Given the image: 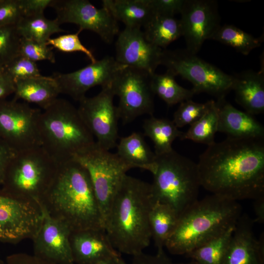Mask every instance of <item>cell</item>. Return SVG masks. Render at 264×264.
<instances>
[{
  "label": "cell",
  "instance_id": "1",
  "mask_svg": "<svg viewBox=\"0 0 264 264\" xmlns=\"http://www.w3.org/2000/svg\"><path fill=\"white\" fill-rule=\"evenodd\" d=\"M197 165L201 187L212 194L237 201L264 196V139L215 142Z\"/></svg>",
  "mask_w": 264,
  "mask_h": 264
},
{
  "label": "cell",
  "instance_id": "2",
  "mask_svg": "<svg viewBox=\"0 0 264 264\" xmlns=\"http://www.w3.org/2000/svg\"><path fill=\"white\" fill-rule=\"evenodd\" d=\"M155 203L151 184L125 176L105 225L107 235L117 251L134 256L149 245V216Z\"/></svg>",
  "mask_w": 264,
  "mask_h": 264
},
{
  "label": "cell",
  "instance_id": "3",
  "mask_svg": "<svg viewBox=\"0 0 264 264\" xmlns=\"http://www.w3.org/2000/svg\"><path fill=\"white\" fill-rule=\"evenodd\" d=\"M39 201L52 217L66 224L71 232L105 230L89 174L75 159L59 165L53 183Z\"/></svg>",
  "mask_w": 264,
  "mask_h": 264
},
{
  "label": "cell",
  "instance_id": "4",
  "mask_svg": "<svg viewBox=\"0 0 264 264\" xmlns=\"http://www.w3.org/2000/svg\"><path fill=\"white\" fill-rule=\"evenodd\" d=\"M242 214L237 201L215 194L198 199L179 215L165 247L172 254L187 255L234 226Z\"/></svg>",
  "mask_w": 264,
  "mask_h": 264
},
{
  "label": "cell",
  "instance_id": "5",
  "mask_svg": "<svg viewBox=\"0 0 264 264\" xmlns=\"http://www.w3.org/2000/svg\"><path fill=\"white\" fill-rule=\"evenodd\" d=\"M39 132L41 146L59 165L74 159L96 143L77 108L64 99L58 98L41 111Z\"/></svg>",
  "mask_w": 264,
  "mask_h": 264
},
{
  "label": "cell",
  "instance_id": "6",
  "mask_svg": "<svg viewBox=\"0 0 264 264\" xmlns=\"http://www.w3.org/2000/svg\"><path fill=\"white\" fill-rule=\"evenodd\" d=\"M152 193L156 202L172 207L179 216L198 199L201 187L197 163L174 149L156 155Z\"/></svg>",
  "mask_w": 264,
  "mask_h": 264
},
{
  "label": "cell",
  "instance_id": "7",
  "mask_svg": "<svg viewBox=\"0 0 264 264\" xmlns=\"http://www.w3.org/2000/svg\"><path fill=\"white\" fill-rule=\"evenodd\" d=\"M59 167L42 146L15 152L0 187L12 197L40 201L53 183Z\"/></svg>",
  "mask_w": 264,
  "mask_h": 264
},
{
  "label": "cell",
  "instance_id": "8",
  "mask_svg": "<svg viewBox=\"0 0 264 264\" xmlns=\"http://www.w3.org/2000/svg\"><path fill=\"white\" fill-rule=\"evenodd\" d=\"M161 65L175 76L190 82L195 94L204 92L218 100L232 89L233 76L206 62L185 49L163 50Z\"/></svg>",
  "mask_w": 264,
  "mask_h": 264
},
{
  "label": "cell",
  "instance_id": "9",
  "mask_svg": "<svg viewBox=\"0 0 264 264\" xmlns=\"http://www.w3.org/2000/svg\"><path fill=\"white\" fill-rule=\"evenodd\" d=\"M74 159L89 174L105 226L113 198L131 168L116 153L104 150L96 143Z\"/></svg>",
  "mask_w": 264,
  "mask_h": 264
},
{
  "label": "cell",
  "instance_id": "10",
  "mask_svg": "<svg viewBox=\"0 0 264 264\" xmlns=\"http://www.w3.org/2000/svg\"><path fill=\"white\" fill-rule=\"evenodd\" d=\"M152 75L143 70L129 66L116 74L111 86L114 95L119 98L117 108L119 118L124 124L130 123L143 114L153 115L154 94L151 86Z\"/></svg>",
  "mask_w": 264,
  "mask_h": 264
},
{
  "label": "cell",
  "instance_id": "11",
  "mask_svg": "<svg viewBox=\"0 0 264 264\" xmlns=\"http://www.w3.org/2000/svg\"><path fill=\"white\" fill-rule=\"evenodd\" d=\"M41 112L25 102L0 100V139L15 152L41 146Z\"/></svg>",
  "mask_w": 264,
  "mask_h": 264
},
{
  "label": "cell",
  "instance_id": "12",
  "mask_svg": "<svg viewBox=\"0 0 264 264\" xmlns=\"http://www.w3.org/2000/svg\"><path fill=\"white\" fill-rule=\"evenodd\" d=\"M111 84L101 87L96 95L84 97L77 108L79 113L100 148L110 151L116 147L119 116L113 103Z\"/></svg>",
  "mask_w": 264,
  "mask_h": 264
},
{
  "label": "cell",
  "instance_id": "13",
  "mask_svg": "<svg viewBox=\"0 0 264 264\" xmlns=\"http://www.w3.org/2000/svg\"><path fill=\"white\" fill-rule=\"evenodd\" d=\"M42 219L37 201L12 197L0 187V242L15 244L32 240Z\"/></svg>",
  "mask_w": 264,
  "mask_h": 264
},
{
  "label": "cell",
  "instance_id": "14",
  "mask_svg": "<svg viewBox=\"0 0 264 264\" xmlns=\"http://www.w3.org/2000/svg\"><path fill=\"white\" fill-rule=\"evenodd\" d=\"M50 7L57 14L60 24L74 23L79 30H88L98 34L107 44H111L119 33L117 21L105 7L98 9L88 0H53Z\"/></svg>",
  "mask_w": 264,
  "mask_h": 264
},
{
  "label": "cell",
  "instance_id": "15",
  "mask_svg": "<svg viewBox=\"0 0 264 264\" xmlns=\"http://www.w3.org/2000/svg\"><path fill=\"white\" fill-rule=\"evenodd\" d=\"M179 19L186 49L197 54L206 40L211 38L220 25L216 1L185 0Z\"/></svg>",
  "mask_w": 264,
  "mask_h": 264
},
{
  "label": "cell",
  "instance_id": "16",
  "mask_svg": "<svg viewBox=\"0 0 264 264\" xmlns=\"http://www.w3.org/2000/svg\"><path fill=\"white\" fill-rule=\"evenodd\" d=\"M126 66L118 63L115 58L107 56L75 71L67 73L56 72L52 76L61 93L79 101L86 96L90 88L111 84L117 72Z\"/></svg>",
  "mask_w": 264,
  "mask_h": 264
},
{
  "label": "cell",
  "instance_id": "17",
  "mask_svg": "<svg viewBox=\"0 0 264 264\" xmlns=\"http://www.w3.org/2000/svg\"><path fill=\"white\" fill-rule=\"evenodd\" d=\"M40 205L43 219L32 239L35 257L54 264H75L72 255L68 226L52 217L44 206Z\"/></svg>",
  "mask_w": 264,
  "mask_h": 264
},
{
  "label": "cell",
  "instance_id": "18",
  "mask_svg": "<svg viewBox=\"0 0 264 264\" xmlns=\"http://www.w3.org/2000/svg\"><path fill=\"white\" fill-rule=\"evenodd\" d=\"M115 50L120 64L153 74L161 65L163 50L150 42L140 28L125 27L118 34Z\"/></svg>",
  "mask_w": 264,
  "mask_h": 264
},
{
  "label": "cell",
  "instance_id": "19",
  "mask_svg": "<svg viewBox=\"0 0 264 264\" xmlns=\"http://www.w3.org/2000/svg\"><path fill=\"white\" fill-rule=\"evenodd\" d=\"M254 222L246 214L238 220L223 264H264V235L254 234Z\"/></svg>",
  "mask_w": 264,
  "mask_h": 264
},
{
  "label": "cell",
  "instance_id": "20",
  "mask_svg": "<svg viewBox=\"0 0 264 264\" xmlns=\"http://www.w3.org/2000/svg\"><path fill=\"white\" fill-rule=\"evenodd\" d=\"M70 244L75 264H90L119 254L103 229L72 231L70 236Z\"/></svg>",
  "mask_w": 264,
  "mask_h": 264
},
{
  "label": "cell",
  "instance_id": "21",
  "mask_svg": "<svg viewBox=\"0 0 264 264\" xmlns=\"http://www.w3.org/2000/svg\"><path fill=\"white\" fill-rule=\"evenodd\" d=\"M219 109L218 132L236 138L264 139V127L250 113L238 110L225 98L216 102Z\"/></svg>",
  "mask_w": 264,
  "mask_h": 264
},
{
  "label": "cell",
  "instance_id": "22",
  "mask_svg": "<svg viewBox=\"0 0 264 264\" xmlns=\"http://www.w3.org/2000/svg\"><path fill=\"white\" fill-rule=\"evenodd\" d=\"M233 76L232 89L236 101L252 115L264 111V70L243 71Z\"/></svg>",
  "mask_w": 264,
  "mask_h": 264
},
{
  "label": "cell",
  "instance_id": "23",
  "mask_svg": "<svg viewBox=\"0 0 264 264\" xmlns=\"http://www.w3.org/2000/svg\"><path fill=\"white\" fill-rule=\"evenodd\" d=\"M13 99L22 100L44 110L54 103L61 93L52 76H39L17 80Z\"/></svg>",
  "mask_w": 264,
  "mask_h": 264
},
{
  "label": "cell",
  "instance_id": "24",
  "mask_svg": "<svg viewBox=\"0 0 264 264\" xmlns=\"http://www.w3.org/2000/svg\"><path fill=\"white\" fill-rule=\"evenodd\" d=\"M103 7L107 9L115 20L127 27H144L155 15L150 0H103Z\"/></svg>",
  "mask_w": 264,
  "mask_h": 264
},
{
  "label": "cell",
  "instance_id": "25",
  "mask_svg": "<svg viewBox=\"0 0 264 264\" xmlns=\"http://www.w3.org/2000/svg\"><path fill=\"white\" fill-rule=\"evenodd\" d=\"M117 154L132 168H138L153 174L156 166V155L145 141L143 135L134 132L120 138Z\"/></svg>",
  "mask_w": 264,
  "mask_h": 264
},
{
  "label": "cell",
  "instance_id": "26",
  "mask_svg": "<svg viewBox=\"0 0 264 264\" xmlns=\"http://www.w3.org/2000/svg\"><path fill=\"white\" fill-rule=\"evenodd\" d=\"M143 129L144 135L153 141L154 152L157 155L172 151L173 142L177 138L181 139L184 133L178 130L172 120L153 115L144 120Z\"/></svg>",
  "mask_w": 264,
  "mask_h": 264
},
{
  "label": "cell",
  "instance_id": "27",
  "mask_svg": "<svg viewBox=\"0 0 264 264\" xmlns=\"http://www.w3.org/2000/svg\"><path fill=\"white\" fill-rule=\"evenodd\" d=\"M179 215L167 204L156 202L151 211L149 222L152 238L157 250L163 249L175 230Z\"/></svg>",
  "mask_w": 264,
  "mask_h": 264
},
{
  "label": "cell",
  "instance_id": "28",
  "mask_svg": "<svg viewBox=\"0 0 264 264\" xmlns=\"http://www.w3.org/2000/svg\"><path fill=\"white\" fill-rule=\"evenodd\" d=\"M144 28L147 39L161 49L182 36L180 20L175 17L155 15Z\"/></svg>",
  "mask_w": 264,
  "mask_h": 264
},
{
  "label": "cell",
  "instance_id": "29",
  "mask_svg": "<svg viewBox=\"0 0 264 264\" xmlns=\"http://www.w3.org/2000/svg\"><path fill=\"white\" fill-rule=\"evenodd\" d=\"M60 25L56 19L49 20L42 13L24 16L16 26L21 38L46 44L52 35L66 32Z\"/></svg>",
  "mask_w": 264,
  "mask_h": 264
},
{
  "label": "cell",
  "instance_id": "30",
  "mask_svg": "<svg viewBox=\"0 0 264 264\" xmlns=\"http://www.w3.org/2000/svg\"><path fill=\"white\" fill-rule=\"evenodd\" d=\"M219 109L216 102L210 100L208 108L195 122L190 125L188 130L184 132L181 140H190L194 142L206 144H213L215 134L218 132Z\"/></svg>",
  "mask_w": 264,
  "mask_h": 264
},
{
  "label": "cell",
  "instance_id": "31",
  "mask_svg": "<svg viewBox=\"0 0 264 264\" xmlns=\"http://www.w3.org/2000/svg\"><path fill=\"white\" fill-rule=\"evenodd\" d=\"M151 86L154 94L168 106L191 99L195 94L192 89H187L180 86L176 82L175 76L168 70L163 74L155 73L152 74Z\"/></svg>",
  "mask_w": 264,
  "mask_h": 264
},
{
  "label": "cell",
  "instance_id": "32",
  "mask_svg": "<svg viewBox=\"0 0 264 264\" xmlns=\"http://www.w3.org/2000/svg\"><path fill=\"white\" fill-rule=\"evenodd\" d=\"M211 40L230 46L242 54L247 55L261 45L264 36L255 37L233 25L225 24L219 27Z\"/></svg>",
  "mask_w": 264,
  "mask_h": 264
},
{
  "label": "cell",
  "instance_id": "33",
  "mask_svg": "<svg viewBox=\"0 0 264 264\" xmlns=\"http://www.w3.org/2000/svg\"><path fill=\"white\" fill-rule=\"evenodd\" d=\"M235 226L186 255L197 264H223Z\"/></svg>",
  "mask_w": 264,
  "mask_h": 264
},
{
  "label": "cell",
  "instance_id": "34",
  "mask_svg": "<svg viewBox=\"0 0 264 264\" xmlns=\"http://www.w3.org/2000/svg\"><path fill=\"white\" fill-rule=\"evenodd\" d=\"M21 39L16 25L0 27V69L20 54Z\"/></svg>",
  "mask_w": 264,
  "mask_h": 264
},
{
  "label": "cell",
  "instance_id": "35",
  "mask_svg": "<svg viewBox=\"0 0 264 264\" xmlns=\"http://www.w3.org/2000/svg\"><path fill=\"white\" fill-rule=\"evenodd\" d=\"M209 104V101L204 103L195 102L192 99L184 101L175 112L172 121L177 128L191 125L204 114Z\"/></svg>",
  "mask_w": 264,
  "mask_h": 264
},
{
  "label": "cell",
  "instance_id": "36",
  "mask_svg": "<svg viewBox=\"0 0 264 264\" xmlns=\"http://www.w3.org/2000/svg\"><path fill=\"white\" fill-rule=\"evenodd\" d=\"M81 32L78 31L75 33L60 35L54 38H50L46 42L47 45H52L58 50L66 52H81L84 53L90 60L95 63L96 60L93 53L81 43L79 35Z\"/></svg>",
  "mask_w": 264,
  "mask_h": 264
},
{
  "label": "cell",
  "instance_id": "37",
  "mask_svg": "<svg viewBox=\"0 0 264 264\" xmlns=\"http://www.w3.org/2000/svg\"><path fill=\"white\" fill-rule=\"evenodd\" d=\"M52 48V47H49L46 44L21 38L20 53L36 63L37 61L46 60L55 63L56 61Z\"/></svg>",
  "mask_w": 264,
  "mask_h": 264
},
{
  "label": "cell",
  "instance_id": "38",
  "mask_svg": "<svg viewBox=\"0 0 264 264\" xmlns=\"http://www.w3.org/2000/svg\"><path fill=\"white\" fill-rule=\"evenodd\" d=\"M3 70L15 81L41 75L36 62L20 54L4 67Z\"/></svg>",
  "mask_w": 264,
  "mask_h": 264
},
{
  "label": "cell",
  "instance_id": "39",
  "mask_svg": "<svg viewBox=\"0 0 264 264\" xmlns=\"http://www.w3.org/2000/svg\"><path fill=\"white\" fill-rule=\"evenodd\" d=\"M24 16L21 0H0V27L16 25Z\"/></svg>",
  "mask_w": 264,
  "mask_h": 264
},
{
  "label": "cell",
  "instance_id": "40",
  "mask_svg": "<svg viewBox=\"0 0 264 264\" xmlns=\"http://www.w3.org/2000/svg\"><path fill=\"white\" fill-rule=\"evenodd\" d=\"M155 15L175 17L180 14L185 0H150Z\"/></svg>",
  "mask_w": 264,
  "mask_h": 264
},
{
  "label": "cell",
  "instance_id": "41",
  "mask_svg": "<svg viewBox=\"0 0 264 264\" xmlns=\"http://www.w3.org/2000/svg\"><path fill=\"white\" fill-rule=\"evenodd\" d=\"M132 264H174L166 255L163 249L158 250L154 255L142 252L133 256Z\"/></svg>",
  "mask_w": 264,
  "mask_h": 264
},
{
  "label": "cell",
  "instance_id": "42",
  "mask_svg": "<svg viewBox=\"0 0 264 264\" xmlns=\"http://www.w3.org/2000/svg\"><path fill=\"white\" fill-rule=\"evenodd\" d=\"M53 0H21L24 16L44 13Z\"/></svg>",
  "mask_w": 264,
  "mask_h": 264
},
{
  "label": "cell",
  "instance_id": "43",
  "mask_svg": "<svg viewBox=\"0 0 264 264\" xmlns=\"http://www.w3.org/2000/svg\"><path fill=\"white\" fill-rule=\"evenodd\" d=\"M5 264H54L40 259L33 255L17 253L8 255Z\"/></svg>",
  "mask_w": 264,
  "mask_h": 264
},
{
  "label": "cell",
  "instance_id": "44",
  "mask_svg": "<svg viewBox=\"0 0 264 264\" xmlns=\"http://www.w3.org/2000/svg\"><path fill=\"white\" fill-rule=\"evenodd\" d=\"M15 152L0 139V186L8 164Z\"/></svg>",
  "mask_w": 264,
  "mask_h": 264
},
{
  "label": "cell",
  "instance_id": "45",
  "mask_svg": "<svg viewBox=\"0 0 264 264\" xmlns=\"http://www.w3.org/2000/svg\"><path fill=\"white\" fill-rule=\"evenodd\" d=\"M15 90V81L2 69L0 70V100L6 99Z\"/></svg>",
  "mask_w": 264,
  "mask_h": 264
},
{
  "label": "cell",
  "instance_id": "46",
  "mask_svg": "<svg viewBox=\"0 0 264 264\" xmlns=\"http://www.w3.org/2000/svg\"><path fill=\"white\" fill-rule=\"evenodd\" d=\"M254 210L255 219L254 222L259 223L264 222V196L254 199Z\"/></svg>",
  "mask_w": 264,
  "mask_h": 264
},
{
  "label": "cell",
  "instance_id": "47",
  "mask_svg": "<svg viewBox=\"0 0 264 264\" xmlns=\"http://www.w3.org/2000/svg\"><path fill=\"white\" fill-rule=\"evenodd\" d=\"M119 255L120 254H118L115 256L104 258L90 264H119L118 259Z\"/></svg>",
  "mask_w": 264,
  "mask_h": 264
},
{
  "label": "cell",
  "instance_id": "48",
  "mask_svg": "<svg viewBox=\"0 0 264 264\" xmlns=\"http://www.w3.org/2000/svg\"><path fill=\"white\" fill-rule=\"evenodd\" d=\"M118 260L119 264H128L123 259L120 255L119 256Z\"/></svg>",
  "mask_w": 264,
  "mask_h": 264
},
{
  "label": "cell",
  "instance_id": "49",
  "mask_svg": "<svg viewBox=\"0 0 264 264\" xmlns=\"http://www.w3.org/2000/svg\"><path fill=\"white\" fill-rule=\"evenodd\" d=\"M197 264L195 262L192 261L189 263H180V264Z\"/></svg>",
  "mask_w": 264,
  "mask_h": 264
},
{
  "label": "cell",
  "instance_id": "50",
  "mask_svg": "<svg viewBox=\"0 0 264 264\" xmlns=\"http://www.w3.org/2000/svg\"><path fill=\"white\" fill-rule=\"evenodd\" d=\"M0 264H5L4 262L0 260Z\"/></svg>",
  "mask_w": 264,
  "mask_h": 264
},
{
  "label": "cell",
  "instance_id": "51",
  "mask_svg": "<svg viewBox=\"0 0 264 264\" xmlns=\"http://www.w3.org/2000/svg\"><path fill=\"white\" fill-rule=\"evenodd\" d=\"M2 69H0V70H2Z\"/></svg>",
  "mask_w": 264,
  "mask_h": 264
}]
</instances>
